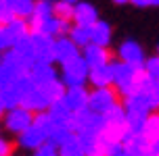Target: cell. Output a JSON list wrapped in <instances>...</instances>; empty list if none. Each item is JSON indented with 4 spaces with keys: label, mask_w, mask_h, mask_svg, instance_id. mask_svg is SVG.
Here are the masks:
<instances>
[{
    "label": "cell",
    "mask_w": 159,
    "mask_h": 156,
    "mask_svg": "<svg viewBox=\"0 0 159 156\" xmlns=\"http://www.w3.org/2000/svg\"><path fill=\"white\" fill-rule=\"evenodd\" d=\"M149 79L144 75L143 67H132L126 62H119L117 58L111 61V87L117 92L119 100H126L128 96L138 92Z\"/></svg>",
    "instance_id": "obj_1"
},
{
    "label": "cell",
    "mask_w": 159,
    "mask_h": 156,
    "mask_svg": "<svg viewBox=\"0 0 159 156\" xmlns=\"http://www.w3.org/2000/svg\"><path fill=\"white\" fill-rule=\"evenodd\" d=\"M46 127H48V117L46 112H38L34 115V123L25 129L23 133L17 135V146L21 150H38L42 144L48 141V133H46Z\"/></svg>",
    "instance_id": "obj_2"
},
{
    "label": "cell",
    "mask_w": 159,
    "mask_h": 156,
    "mask_svg": "<svg viewBox=\"0 0 159 156\" xmlns=\"http://www.w3.org/2000/svg\"><path fill=\"white\" fill-rule=\"evenodd\" d=\"M88 73H90V69H88L86 61L82 58V54H78L75 58L61 65L59 79H61V83L65 87H80L88 83Z\"/></svg>",
    "instance_id": "obj_3"
},
{
    "label": "cell",
    "mask_w": 159,
    "mask_h": 156,
    "mask_svg": "<svg viewBox=\"0 0 159 156\" xmlns=\"http://www.w3.org/2000/svg\"><path fill=\"white\" fill-rule=\"evenodd\" d=\"M71 129L73 133H90V135H105L107 131V121L103 115H96L90 108H84L73 115L71 121Z\"/></svg>",
    "instance_id": "obj_4"
},
{
    "label": "cell",
    "mask_w": 159,
    "mask_h": 156,
    "mask_svg": "<svg viewBox=\"0 0 159 156\" xmlns=\"http://www.w3.org/2000/svg\"><path fill=\"white\" fill-rule=\"evenodd\" d=\"M119 102L121 100H119L117 92H115L111 86L109 87H94V90L88 92L86 108H90L92 112H96V115H107L111 108L117 106Z\"/></svg>",
    "instance_id": "obj_5"
},
{
    "label": "cell",
    "mask_w": 159,
    "mask_h": 156,
    "mask_svg": "<svg viewBox=\"0 0 159 156\" xmlns=\"http://www.w3.org/2000/svg\"><path fill=\"white\" fill-rule=\"evenodd\" d=\"M32 83H30V79L21 75V77H15L11 83H8L4 90H0V102H2V106L7 110L15 108V106H21V100L25 98V94L32 90Z\"/></svg>",
    "instance_id": "obj_6"
},
{
    "label": "cell",
    "mask_w": 159,
    "mask_h": 156,
    "mask_svg": "<svg viewBox=\"0 0 159 156\" xmlns=\"http://www.w3.org/2000/svg\"><path fill=\"white\" fill-rule=\"evenodd\" d=\"M32 123H34V112H30L23 106H15V108L7 110L4 117H2V127L8 133H13V135L23 133Z\"/></svg>",
    "instance_id": "obj_7"
},
{
    "label": "cell",
    "mask_w": 159,
    "mask_h": 156,
    "mask_svg": "<svg viewBox=\"0 0 159 156\" xmlns=\"http://www.w3.org/2000/svg\"><path fill=\"white\" fill-rule=\"evenodd\" d=\"M25 77L30 79V83L36 87L46 86L50 81L59 79V69H55V65L48 61H36L27 65V71H25Z\"/></svg>",
    "instance_id": "obj_8"
},
{
    "label": "cell",
    "mask_w": 159,
    "mask_h": 156,
    "mask_svg": "<svg viewBox=\"0 0 159 156\" xmlns=\"http://www.w3.org/2000/svg\"><path fill=\"white\" fill-rule=\"evenodd\" d=\"M115 58H117L119 62L132 65V67H143L144 61H147V54H144V48L140 46L136 40H124L117 46Z\"/></svg>",
    "instance_id": "obj_9"
},
{
    "label": "cell",
    "mask_w": 159,
    "mask_h": 156,
    "mask_svg": "<svg viewBox=\"0 0 159 156\" xmlns=\"http://www.w3.org/2000/svg\"><path fill=\"white\" fill-rule=\"evenodd\" d=\"M80 54V48L73 44L67 36L52 40V48H50V61L55 65H65L67 61H71Z\"/></svg>",
    "instance_id": "obj_10"
},
{
    "label": "cell",
    "mask_w": 159,
    "mask_h": 156,
    "mask_svg": "<svg viewBox=\"0 0 159 156\" xmlns=\"http://www.w3.org/2000/svg\"><path fill=\"white\" fill-rule=\"evenodd\" d=\"M80 54L86 61L88 69H98V67H103V65H107V62H111L115 58L109 52V48H101V46H96V44H88L86 48L80 50Z\"/></svg>",
    "instance_id": "obj_11"
},
{
    "label": "cell",
    "mask_w": 159,
    "mask_h": 156,
    "mask_svg": "<svg viewBox=\"0 0 159 156\" xmlns=\"http://www.w3.org/2000/svg\"><path fill=\"white\" fill-rule=\"evenodd\" d=\"M98 11L92 2H82L80 0L78 4H73V17H71V23L73 25H82V27H92V25L98 21Z\"/></svg>",
    "instance_id": "obj_12"
},
{
    "label": "cell",
    "mask_w": 159,
    "mask_h": 156,
    "mask_svg": "<svg viewBox=\"0 0 159 156\" xmlns=\"http://www.w3.org/2000/svg\"><path fill=\"white\" fill-rule=\"evenodd\" d=\"M88 86H80V87H65L63 94V102L67 104V108L71 110L73 115L80 112V110L86 108L88 104Z\"/></svg>",
    "instance_id": "obj_13"
},
{
    "label": "cell",
    "mask_w": 159,
    "mask_h": 156,
    "mask_svg": "<svg viewBox=\"0 0 159 156\" xmlns=\"http://www.w3.org/2000/svg\"><path fill=\"white\" fill-rule=\"evenodd\" d=\"M21 106L27 108L30 112H34V115H38V112H46L48 106H50V102H48V98L44 96V92H42L40 87L34 86L30 92L25 94V98L21 100Z\"/></svg>",
    "instance_id": "obj_14"
},
{
    "label": "cell",
    "mask_w": 159,
    "mask_h": 156,
    "mask_svg": "<svg viewBox=\"0 0 159 156\" xmlns=\"http://www.w3.org/2000/svg\"><path fill=\"white\" fill-rule=\"evenodd\" d=\"M30 42H32V50H34V62L36 61H50V48H52V40L42 36V33H36V31H30ZM55 65V62H52Z\"/></svg>",
    "instance_id": "obj_15"
},
{
    "label": "cell",
    "mask_w": 159,
    "mask_h": 156,
    "mask_svg": "<svg viewBox=\"0 0 159 156\" xmlns=\"http://www.w3.org/2000/svg\"><path fill=\"white\" fill-rule=\"evenodd\" d=\"M46 117H48V121H50L52 125H69V127H71L73 112H71L69 108H67V104H65L63 98H61V100L52 102V104L48 106Z\"/></svg>",
    "instance_id": "obj_16"
},
{
    "label": "cell",
    "mask_w": 159,
    "mask_h": 156,
    "mask_svg": "<svg viewBox=\"0 0 159 156\" xmlns=\"http://www.w3.org/2000/svg\"><path fill=\"white\" fill-rule=\"evenodd\" d=\"M90 40H92V44H96V46L109 48V44H111V40H113L111 25L107 23L105 19H98V21L90 27Z\"/></svg>",
    "instance_id": "obj_17"
},
{
    "label": "cell",
    "mask_w": 159,
    "mask_h": 156,
    "mask_svg": "<svg viewBox=\"0 0 159 156\" xmlns=\"http://www.w3.org/2000/svg\"><path fill=\"white\" fill-rule=\"evenodd\" d=\"M0 62L11 71L13 77H21V75H25V71H27V62H25V58L21 54H17L13 48L7 50L4 54H0Z\"/></svg>",
    "instance_id": "obj_18"
},
{
    "label": "cell",
    "mask_w": 159,
    "mask_h": 156,
    "mask_svg": "<svg viewBox=\"0 0 159 156\" xmlns=\"http://www.w3.org/2000/svg\"><path fill=\"white\" fill-rule=\"evenodd\" d=\"M2 4L13 13L15 19H23V21H30L36 11V0H2Z\"/></svg>",
    "instance_id": "obj_19"
},
{
    "label": "cell",
    "mask_w": 159,
    "mask_h": 156,
    "mask_svg": "<svg viewBox=\"0 0 159 156\" xmlns=\"http://www.w3.org/2000/svg\"><path fill=\"white\" fill-rule=\"evenodd\" d=\"M88 83L94 87H109L111 86V62H107L98 69H90L88 73Z\"/></svg>",
    "instance_id": "obj_20"
},
{
    "label": "cell",
    "mask_w": 159,
    "mask_h": 156,
    "mask_svg": "<svg viewBox=\"0 0 159 156\" xmlns=\"http://www.w3.org/2000/svg\"><path fill=\"white\" fill-rule=\"evenodd\" d=\"M7 27V33L8 38H11V44L15 46L19 40H23L25 36H30V25H27V21H23V19H13L11 23L4 25Z\"/></svg>",
    "instance_id": "obj_21"
},
{
    "label": "cell",
    "mask_w": 159,
    "mask_h": 156,
    "mask_svg": "<svg viewBox=\"0 0 159 156\" xmlns=\"http://www.w3.org/2000/svg\"><path fill=\"white\" fill-rule=\"evenodd\" d=\"M67 38L71 40L80 50L86 48L88 44H92V40H90V27H82V25H71V29H69V33H67Z\"/></svg>",
    "instance_id": "obj_22"
},
{
    "label": "cell",
    "mask_w": 159,
    "mask_h": 156,
    "mask_svg": "<svg viewBox=\"0 0 159 156\" xmlns=\"http://www.w3.org/2000/svg\"><path fill=\"white\" fill-rule=\"evenodd\" d=\"M40 90L44 92V96L48 98V102L52 104V102L61 100L65 94V86L61 83V79H55V81H50V83H46V86H40Z\"/></svg>",
    "instance_id": "obj_23"
},
{
    "label": "cell",
    "mask_w": 159,
    "mask_h": 156,
    "mask_svg": "<svg viewBox=\"0 0 159 156\" xmlns=\"http://www.w3.org/2000/svg\"><path fill=\"white\" fill-rule=\"evenodd\" d=\"M52 17H57L59 21H71L73 4H67L63 0H55L52 2Z\"/></svg>",
    "instance_id": "obj_24"
},
{
    "label": "cell",
    "mask_w": 159,
    "mask_h": 156,
    "mask_svg": "<svg viewBox=\"0 0 159 156\" xmlns=\"http://www.w3.org/2000/svg\"><path fill=\"white\" fill-rule=\"evenodd\" d=\"M143 135H147L149 140H155V137H159V110H153L151 115L147 117V123H144Z\"/></svg>",
    "instance_id": "obj_25"
},
{
    "label": "cell",
    "mask_w": 159,
    "mask_h": 156,
    "mask_svg": "<svg viewBox=\"0 0 159 156\" xmlns=\"http://www.w3.org/2000/svg\"><path fill=\"white\" fill-rule=\"evenodd\" d=\"M143 71L149 81H159V56L157 54L147 56V61L143 65Z\"/></svg>",
    "instance_id": "obj_26"
},
{
    "label": "cell",
    "mask_w": 159,
    "mask_h": 156,
    "mask_svg": "<svg viewBox=\"0 0 159 156\" xmlns=\"http://www.w3.org/2000/svg\"><path fill=\"white\" fill-rule=\"evenodd\" d=\"M34 156H61L59 154V148H55L52 144H42L38 150H34Z\"/></svg>",
    "instance_id": "obj_27"
},
{
    "label": "cell",
    "mask_w": 159,
    "mask_h": 156,
    "mask_svg": "<svg viewBox=\"0 0 159 156\" xmlns=\"http://www.w3.org/2000/svg\"><path fill=\"white\" fill-rule=\"evenodd\" d=\"M11 48H13V44H11V38H8V33H7V27L0 25V54H4Z\"/></svg>",
    "instance_id": "obj_28"
},
{
    "label": "cell",
    "mask_w": 159,
    "mask_h": 156,
    "mask_svg": "<svg viewBox=\"0 0 159 156\" xmlns=\"http://www.w3.org/2000/svg\"><path fill=\"white\" fill-rule=\"evenodd\" d=\"M13 75H11V71L7 69V67H4V65H2V62H0V90H4V87L8 86V83H11V81H13Z\"/></svg>",
    "instance_id": "obj_29"
},
{
    "label": "cell",
    "mask_w": 159,
    "mask_h": 156,
    "mask_svg": "<svg viewBox=\"0 0 159 156\" xmlns=\"http://www.w3.org/2000/svg\"><path fill=\"white\" fill-rule=\"evenodd\" d=\"M0 156H13V141L0 137Z\"/></svg>",
    "instance_id": "obj_30"
},
{
    "label": "cell",
    "mask_w": 159,
    "mask_h": 156,
    "mask_svg": "<svg viewBox=\"0 0 159 156\" xmlns=\"http://www.w3.org/2000/svg\"><path fill=\"white\" fill-rule=\"evenodd\" d=\"M149 154L151 156H159V137L149 140Z\"/></svg>",
    "instance_id": "obj_31"
},
{
    "label": "cell",
    "mask_w": 159,
    "mask_h": 156,
    "mask_svg": "<svg viewBox=\"0 0 159 156\" xmlns=\"http://www.w3.org/2000/svg\"><path fill=\"white\" fill-rule=\"evenodd\" d=\"M151 94L157 102V110H159V81H151Z\"/></svg>",
    "instance_id": "obj_32"
},
{
    "label": "cell",
    "mask_w": 159,
    "mask_h": 156,
    "mask_svg": "<svg viewBox=\"0 0 159 156\" xmlns=\"http://www.w3.org/2000/svg\"><path fill=\"white\" fill-rule=\"evenodd\" d=\"M130 4H134L138 8H147V0H130Z\"/></svg>",
    "instance_id": "obj_33"
},
{
    "label": "cell",
    "mask_w": 159,
    "mask_h": 156,
    "mask_svg": "<svg viewBox=\"0 0 159 156\" xmlns=\"http://www.w3.org/2000/svg\"><path fill=\"white\" fill-rule=\"evenodd\" d=\"M113 4H117V6H121V4H130V0H111Z\"/></svg>",
    "instance_id": "obj_34"
},
{
    "label": "cell",
    "mask_w": 159,
    "mask_h": 156,
    "mask_svg": "<svg viewBox=\"0 0 159 156\" xmlns=\"http://www.w3.org/2000/svg\"><path fill=\"white\" fill-rule=\"evenodd\" d=\"M147 6H159V0H147Z\"/></svg>",
    "instance_id": "obj_35"
},
{
    "label": "cell",
    "mask_w": 159,
    "mask_h": 156,
    "mask_svg": "<svg viewBox=\"0 0 159 156\" xmlns=\"http://www.w3.org/2000/svg\"><path fill=\"white\" fill-rule=\"evenodd\" d=\"M4 112H7V108H4V106H2V102H0V119L4 117Z\"/></svg>",
    "instance_id": "obj_36"
},
{
    "label": "cell",
    "mask_w": 159,
    "mask_h": 156,
    "mask_svg": "<svg viewBox=\"0 0 159 156\" xmlns=\"http://www.w3.org/2000/svg\"><path fill=\"white\" fill-rule=\"evenodd\" d=\"M63 2H67V4H78L80 0H63Z\"/></svg>",
    "instance_id": "obj_37"
},
{
    "label": "cell",
    "mask_w": 159,
    "mask_h": 156,
    "mask_svg": "<svg viewBox=\"0 0 159 156\" xmlns=\"http://www.w3.org/2000/svg\"><path fill=\"white\" fill-rule=\"evenodd\" d=\"M155 52H157V56H159V42H157V46H155Z\"/></svg>",
    "instance_id": "obj_38"
},
{
    "label": "cell",
    "mask_w": 159,
    "mask_h": 156,
    "mask_svg": "<svg viewBox=\"0 0 159 156\" xmlns=\"http://www.w3.org/2000/svg\"><path fill=\"white\" fill-rule=\"evenodd\" d=\"M143 156H151V154H149V152H144V154H143Z\"/></svg>",
    "instance_id": "obj_39"
},
{
    "label": "cell",
    "mask_w": 159,
    "mask_h": 156,
    "mask_svg": "<svg viewBox=\"0 0 159 156\" xmlns=\"http://www.w3.org/2000/svg\"><path fill=\"white\" fill-rule=\"evenodd\" d=\"M0 129H2V125H0Z\"/></svg>",
    "instance_id": "obj_40"
}]
</instances>
